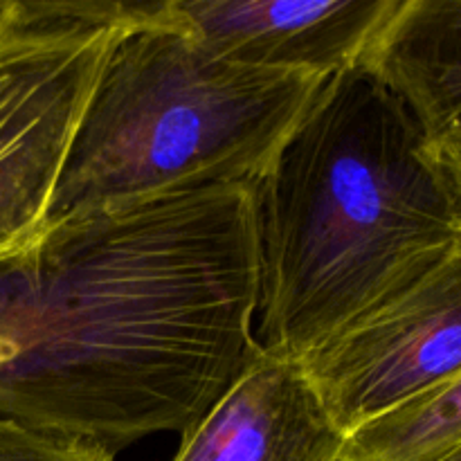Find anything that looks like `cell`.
<instances>
[{
  "instance_id": "1",
  "label": "cell",
  "mask_w": 461,
  "mask_h": 461,
  "mask_svg": "<svg viewBox=\"0 0 461 461\" xmlns=\"http://www.w3.org/2000/svg\"><path fill=\"white\" fill-rule=\"evenodd\" d=\"M255 187L81 212L27 250L0 417L117 450L185 432L257 351Z\"/></svg>"
},
{
  "instance_id": "2",
  "label": "cell",
  "mask_w": 461,
  "mask_h": 461,
  "mask_svg": "<svg viewBox=\"0 0 461 461\" xmlns=\"http://www.w3.org/2000/svg\"><path fill=\"white\" fill-rule=\"evenodd\" d=\"M255 340L302 363L461 234L439 156L369 70L329 77L255 185Z\"/></svg>"
},
{
  "instance_id": "3",
  "label": "cell",
  "mask_w": 461,
  "mask_h": 461,
  "mask_svg": "<svg viewBox=\"0 0 461 461\" xmlns=\"http://www.w3.org/2000/svg\"><path fill=\"white\" fill-rule=\"evenodd\" d=\"M327 79L216 57L167 0L108 52L48 225L167 194L255 187Z\"/></svg>"
},
{
  "instance_id": "4",
  "label": "cell",
  "mask_w": 461,
  "mask_h": 461,
  "mask_svg": "<svg viewBox=\"0 0 461 461\" xmlns=\"http://www.w3.org/2000/svg\"><path fill=\"white\" fill-rule=\"evenodd\" d=\"M167 0H14L0 23V259L30 250L99 72Z\"/></svg>"
},
{
  "instance_id": "5",
  "label": "cell",
  "mask_w": 461,
  "mask_h": 461,
  "mask_svg": "<svg viewBox=\"0 0 461 461\" xmlns=\"http://www.w3.org/2000/svg\"><path fill=\"white\" fill-rule=\"evenodd\" d=\"M300 365L347 435L459 374L461 234L426 273Z\"/></svg>"
},
{
  "instance_id": "6",
  "label": "cell",
  "mask_w": 461,
  "mask_h": 461,
  "mask_svg": "<svg viewBox=\"0 0 461 461\" xmlns=\"http://www.w3.org/2000/svg\"><path fill=\"white\" fill-rule=\"evenodd\" d=\"M216 57L261 70L333 77L360 66L399 0H171Z\"/></svg>"
},
{
  "instance_id": "7",
  "label": "cell",
  "mask_w": 461,
  "mask_h": 461,
  "mask_svg": "<svg viewBox=\"0 0 461 461\" xmlns=\"http://www.w3.org/2000/svg\"><path fill=\"white\" fill-rule=\"evenodd\" d=\"M347 446L304 367L257 347L171 461H347Z\"/></svg>"
},
{
  "instance_id": "8",
  "label": "cell",
  "mask_w": 461,
  "mask_h": 461,
  "mask_svg": "<svg viewBox=\"0 0 461 461\" xmlns=\"http://www.w3.org/2000/svg\"><path fill=\"white\" fill-rule=\"evenodd\" d=\"M430 144L461 140V0H399L365 57Z\"/></svg>"
},
{
  "instance_id": "9",
  "label": "cell",
  "mask_w": 461,
  "mask_h": 461,
  "mask_svg": "<svg viewBox=\"0 0 461 461\" xmlns=\"http://www.w3.org/2000/svg\"><path fill=\"white\" fill-rule=\"evenodd\" d=\"M461 450V372L349 435L347 461H439Z\"/></svg>"
},
{
  "instance_id": "10",
  "label": "cell",
  "mask_w": 461,
  "mask_h": 461,
  "mask_svg": "<svg viewBox=\"0 0 461 461\" xmlns=\"http://www.w3.org/2000/svg\"><path fill=\"white\" fill-rule=\"evenodd\" d=\"M0 461H115V455L88 441L0 417Z\"/></svg>"
},
{
  "instance_id": "11",
  "label": "cell",
  "mask_w": 461,
  "mask_h": 461,
  "mask_svg": "<svg viewBox=\"0 0 461 461\" xmlns=\"http://www.w3.org/2000/svg\"><path fill=\"white\" fill-rule=\"evenodd\" d=\"M439 156L441 167H444L446 176L450 180V187H453L455 201H457V212H459V223H461V140H448V142L432 144Z\"/></svg>"
},
{
  "instance_id": "12",
  "label": "cell",
  "mask_w": 461,
  "mask_h": 461,
  "mask_svg": "<svg viewBox=\"0 0 461 461\" xmlns=\"http://www.w3.org/2000/svg\"><path fill=\"white\" fill-rule=\"evenodd\" d=\"M12 3L14 0H0V23L5 21V16H7L9 9H12Z\"/></svg>"
},
{
  "instance_id": "13",
  "label": "cell",
  "mask_w": 461,
  "mask_h": 461,
  "mask_svg": "<svg viewBox=\"0 0 461 461\" xmlns=\"http://www.w3.org/2000/svg\"><path fill=\"white\" fill-rule=\"evenodd\" d=\"M439 461H461V450H457V453L448 455V457H444V459H439Z\"/></svg>"
}]
</instances>
